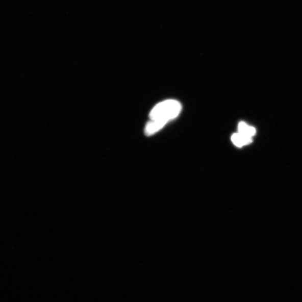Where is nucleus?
<instances>
[{
	"mask_svg": "<svg viewBox=\"0 0 302 302\" xmlns=\"http://www.w3.org/2000/svg\"><path fill=\"white\" fill-rule=\"evenodd\" d=\"M182 109L181 103L175 100H168L156 105L149 114L150 120H158L167 123L175 119Z\"/></svg>",
	"mask_w": 302,
	"mask_h": 302,
	"instance_id": "nucleus-1",
	"label": "nucleus"
},
{
	"mask_svg": "<svg viewBox=\"0 0 302 302\" xmlns=\"http://www.w3.org/2000/svg\"><path fill=\"white\" fill-rule=\"evenodd\" d=\"M166 123L158 120H150L145 127V134L147 136H152L163 128Z\"/></svg>",
	"mask_w": 302,
	"mask_h": 302,
	"instance_id": "nucleus-2",
	"label": "nucleus"
},
{
	"mask_svg": "<svg viewBox=\"0 0 302 302\" xmlns=\"http://www.w3.org/2000/svg\"><path fill=\"white\" fill-rule=\"evenodd\" d=\"M232 141L237 147H242L253 142V138L244 136L240 133H235L231 137Z\"/></svg>",
	"mask_w": 302,
	"mask_h": 302,
	"instance_id": "nucleus-3",
	"label": "nucleus"
},
{
	"mask_svg": "<svg viewBox=\"0 0 302 302\" xmlns=\"http://www.w3.org/2000/svg\"><path fill=\"white\" fill-rule=\"evenodd\" d=\"M238 127H239L238 128L239 133L244 136L253 138L256 135V129L253 127L248 125L245 122L241 121Z\"/></svg>",
	"mask_w": 302,
	"mask_h": 302,
	"instance_id": "nucleus-4",
	"label": "nucleus"
}]
</instances>
